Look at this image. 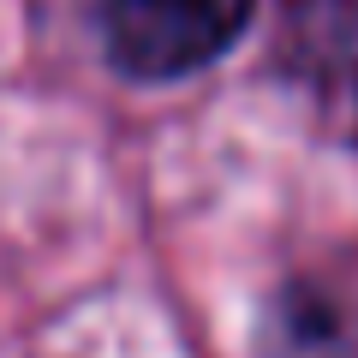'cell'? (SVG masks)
Listing matches in <instances>:
<instances>
[{"label": "cell", "mask_w": 358, "mask_h": 358, "mask_svg": "<svg viewBox=\"0 0 358 358\" xmlns=\"http://www.w3.org/2000/svg\"><path fill=\"white\" fill-rule=\"evenodd\" d=\"M251 24V0H102L108 60L126 78H185L221 60Z\"/></svg>", "instance_id": "1"}, {"label": "cell", "mask_w": 358, "mask_h": 358, "mask_svg": "<svg viewBox=\"0 0 358 358\" xmlns=\"http://www.w3.org/2000/svg\"><path fill=\"white\" fill-rule=\"evenodd\" d=\"M281 72L305 90L322 131L358 143V0H293L281 24Z\"/></svg>", "instance_id": "2"}, {"label": "cell", "mask_w": 358, "mask_h": 358, "mask_svg": "<svg viewBox=\"0 0 358 358\" xmlns=\"http://www.w3.org/2000/svg\"><path fill=\"white\" fill-rule=\"evenodd\" d=\"M268 358H358V310L322 281H287L263 317Z\"/></svg>", "instance_id": "3"}]
</instances>
